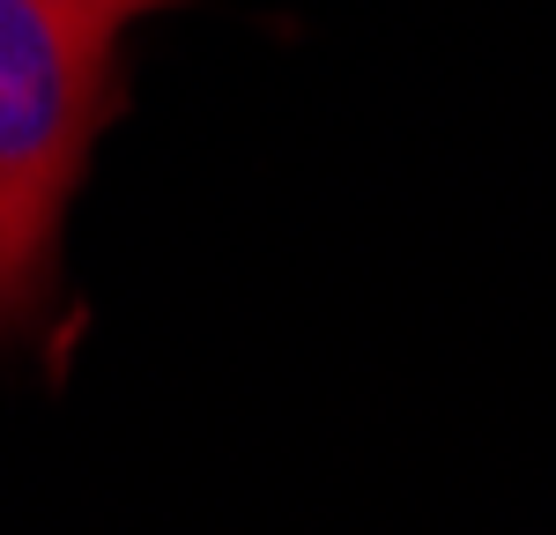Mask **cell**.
Wrapping results in <instances>:
<instances>
[{"label": "cell", "mask_w": 556, "mask_h": 535, "mask_svg": "<svg viewBox=\"0 0 556 535\" xmlns=\"http://www.w3.org/2000/svg\"><path fill=\"white\" fill-rule=\"evenodd\" d=\"M119 38L52 0H0V350L38 343L60 306L67 209L127 112Z\"/></svg>", "instance_id": "obj_1"}, {"label": "cell", "mask_w": 556, "mask_h": 535, "mask_svg": "<svg viewBox=\"0 0 556 535\" xmlns=\"http://www.w3.org/2000/svg\"><path fill=\"white\" fill-rule=\"evenodd\" d=\"M52 8L89 15V23H104V30H134L141 15H164V8H186V0H52Z\"/></svg>", "instance_id": "obj_2"}]
</instances>
